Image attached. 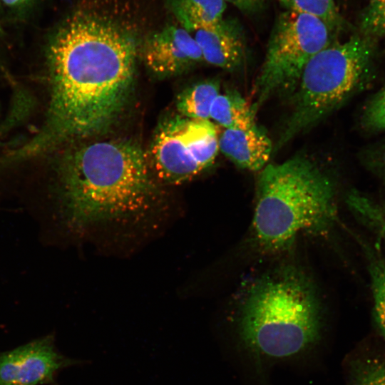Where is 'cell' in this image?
Here are the masks:
<instances>
[{
    "label": "cell",
    "mask_w": 385,
    "mask_h": 385,
    "mask_svg": "<svg viewBox=\"0 0 385 385\" xmlns=\"http://www.w3.org/2000/svg\"><path fill=\"white\" fill-rule=\"evenodd\" d=\"M359 33L379 39L385 38V0H368L358 25Z\"/></svg>",
    "instance_id": "cell-18"
},
{
    "label": "cell",
    "mask_w": 385,
    "mask_h": 385,
    "mask_svg": "<svg viewBox=\"0 0 385 385\" xmlns=\"http://www.w3.org/2000/svg\"><path fill=\"white\" fill-rule=\"evenodd\" d=\"M240 324L243 339L256 352L271 358L291 356L319 338L317 298L304 277L284 270L254 284L243 304Z\"/></svg>",
    "instance_id": "cell-4"
},
{
    "label": "cell",
    "mask_w": 385,
    "mask_h": 385,
    "mask_svg": "<svg viewBox=\"0 0 385 385\" xmlns=\"http://www.w3.org/2000/svg\"><path fill=\"white\" fill-rule=\"evenodd\" d=\"M349 385H385V359L367 357L356 361Z\"/></svg>",
    "instance_id": "cell-17"
},
{
    "label": "cell",
    "mask_w": 385,
    "mask_h": 385,
    "mask_svg": "<svg viewBox=\"0 0 385 385\" xmlns=\"http://www.w3.org/2000/svg\"><path fill=\"white\" fill-rule=\"evenodd\" d=\"M256 111L235 91L220 93L214 100L210 118L225 129H247L255 124Z\"/></svg>",
    "instance_id": "cell-13"
},
{
    "label": "cell",
    "mask_w": 385,
    "mask_h": 385,
    "mask_svg": "<svg viewBox=\"0 0 385 385\" xmlns=\"http://www.w3.org/2000/svg\"><path fill=\"white\" fill-rule=\"evenodd\" d=\"M142 48L146 66L160 77L181 73L204 61L194 37L182 26L171 25L155 32Z\"/></svg>",
    "instance_id": "cell-9"
},
{
    "label": "cell",
    "mask_w": 385,
    "mask_h": 385,
    "mask_svg": "<svg viewBox=\"0 0 385 385\" xmlns=\"http://www.w3.org/2000/svg\"><path fill=\"white\" fill-rule=\"evenodd\" d=\"M349 202L364 220L366 219L375 227H379L382 237L385 238V217L370 205L369 201L361 196L351 194L349 197Z\"/></svg>",
    "instance_id": "cell-20"
},
{
    "label": "cell",
    "mask_w": 385,
    "mask_h": 385,
    "mask_svg": "<svg viewBox=\"0 0 385 385\" xmlns=\"http://www.w3.org/2000/svg\"><path fill=\"white\" fill-rule=\"evenodd\" d=\"M337 36L314 15L293 9L281 13L254 87L255 110L277 94L291 96L306 64Z\"/></svg>",
    "instance_id": "cell-6"
},
{
    "label": "cell",
    "mask_w": 385,
    "mask_h": 385,
    "mask_svg": "<svg viewBox=\"0 0 385 385\" xmlns=\"http://www.w3.org/2000/svg\"><path fill=\"white\" fill-rule=\"evenodd\" d=\"M171 12L181 26L191 32L210 28L223 19L224 0H166Z\"/></svg>",
    "instance_id": "cell-12"
},
{
    "label": "cell",
    "mask_w": 385,
    "mask_h": 385,
    "mask_svg": "<svg viewBox=\"0 0 385 385\" xmlns=\"http://www.w3.org/2000/svg\"><path fill=\"white\" fill-rule=\"evenodd\" d=\"M383 162L385 165V148H384V153H383Z\"/></svg>",
    "instance_id": "cell-24"
},
{
    "label": "cell",
    "mask_w": 385,
    "mask_h": 385,
    "mask_svg": "<svg viewBox=\"0 0 385 385\" xmlns=\"http://www.w3.org/2000/svg\"><path fill=\"white\" fill-rule=\"evenodd\" d=\"M0 6H1V4H0Z\"/></svg>",
    "instance_id": "cell-25"
},
{
    "label": "cell",
    "mask_w": 385,
    "mask_h": 385,
    "mask_svg": "<svg viewBox=\"0 0 385 385\" xmlns=\"http://www.w3.org/2000/svg\"><path fill=\"white\" fill-rule=\"evenodd\" d=\"M376 321L385 341V260L372 247H366Z\"/></svg>",
    "instance_id": "cell-15"
},
{
    "label": "cell",
    "mask_w": 385,
    "mask_h": 385,
    "mask_svg": "<svg viewBox=\"0 0 385 385\" xmlns=\"http://www.w3.org/2000/svg\"><path fill=\"white\" fill-rule=\"evenodd\" d=\"M220 94V83L210 79L192 85L177 98L176 107L180 115L191 119H210V111Z\"/></svg>",
    "instance_id": "cell-14"
},
{
    "label": "cell",
    "mask_w": 385,
    "mask_h": 385,
    "mask_svg": "<svg viewBox=\"0 0 385 385\" xmlns=\"http://www.w3.org/2000/svg\"><path fill=\"white\" fill-rule=\"evenodd\" d=\"M59 178L61 213L74 231L139 220L159 205L145 154L132 141L77 148L62 163Z\"/></svg>",
    "instance_id": "cell-2"
},
{
    "label": "cell",
    "mask_w": 385,
    "mask_h": 385,
    "mask_svg": "<svg viewBox=\"0 0 385 385\" xmlns=\"http://www.w3.org/2000/svg\"><path fill=\"white\" fill-rule=\"evenodd\" d=\"M242 12L247 14H255L263 9L267 0H224Z\"/></svg>",
    "instance_id": "cell-21"
},
{
    "label": "cell",
    "mask_w": 385,
    "mask_h": 385,
    "mask_svg": "<svg viewBox=\"0 0 385 385\" xmlns=\"http://www.w3.org/2000/svg\"><path fill=\"white\" fill-rule=\"evenodd\" d=\"M75 363L61 356L51 337L0 354V385H37L50 381L59 369Z\"/></svg>",
    "instance_id": "cell-8"
},
{
    "label": "cell",
    "mask_w": 385,
    "mask_h": 385,
    "mask_svg": "<svg viewBox=\"0 0 385 385\" xmlns=\"http://www.w3.org/2000/svg\"><path fill=\"white\" fill-rule=\"evenodd\" d=\"M292 9L319 17L338 34L345 26L334 0H292Z\"/></svg>",
    "instance_id": "cell-16"
},
{
    "label": "cell",
    "mask_w": 385,
    "mask_h": 385,
    "mask_svg": "<svg viewBox=\"0 0 385 385\" xmlns=\"http://www.w3.org/2000/svg\"><path fill=\"white\" fill-rule=\"evenodd\" d=\"M284 6L287 7V9H292V0H278Z\"/></svg>",
    "instance_id": "cell-23"
},
{
    "label": "cell",
    "mask_w": 385,
    "mask_h": 385,
    "mask_svg": "<svg viewBox=\"0 0 385 385\" xmlns=\"http://www.w3.org/2000/svg\"><path fill=\"white\" fill-rule=\"evenodd\" d=\"M138 52L134 34L118 22L85 10L70 15L48 48L46 120L14 157L34 156L108 128L131 93Z\"/></svg>",
    "instance_id": "cell-1"
},
{
    "label": "cell",
    "mask_w": 385,
    "mask_h": 385,
    "mask_svg": "<svg viewBox=\"0 0 385 385\" xmlns=\"http://www.w3.org/2000/svg\"><path fill=\"white\" fill-rule=\"evenodd\" d=\"M190 33L207 63L229 71L242 66L246 54L245 42L237 20L223 18L210 28L198 29Z\"/></svg>",
    "instance_id": "cell-10"
},
{
    "label": "cell",
    "mask_w": 385,
    "mask_h": 385,
    "mask_svg": "<svg viewBox=\"0 0 385 385\" xmlns=\"http://www.w3.org/2000/svg\"><path fill=\"white\" fill-rule=\"evenodd\" d=\"M34 0H0L1 6L3 5L9 9H23Z\"/></svg>",
    "instance_id": "cell-22"
},
{
    "label": "cell",
    "mask_w": 385,
    "mask_h": 385,
    "mask_svg": "<svg viewBox=\"0 0 385 385\" xmlns=\"http://www.w3.org/2000/svg\"><path fill=\"white\" fill-rule=\"evenodd\" d=\"M186 121L187 118L179 115L162 123L151 145L155 173L170 184L183 183L202 171L194 158Z\"/></svg>",
    "instance_id": "cell-7"
},
{
    "label": "cell",
    "mask_w": 385,
    "mask_h": 385,
    "mask_svg": "<svg viewBox=\"0 0 385 385\" xmlns=\"http://www.w3.org/2000/svg\"><path fill=\"white\" fill-rule=\"evenodd\" d=\"M219 150L239 168L259 171L267 165L273 145L255 125L247 129H225L219 135Z\"/></svg>",
    "instance_id": "cell-11"
},
{
    "label": "cell",
    "mask_w": 385,
    "mask_h": 385,
    "mask_svg": "<svg viewBox=\"0 0 385 385\" xmlns=\"http://www.w3.org/2000/svg\"><path fill=\"white\" fill-rule=\"evenodd\" d=\"M360 123L368 132L385 130V84L366 102Z\"/></svg>",
    "instance_id": "cell-19"
},
{
    "label": "cell",
    "mask_w": 385,
    "mask_h": 385,
    "mask_svg": "<svg viewBox=\"0 0 385 385\" xmlns=\"http://www.w3.org/2000/svg\"><path fill=\"white\" fill-rule=\"evenodd\" d=\"M377 39L356 31L317 53L291 95V109L274 151L366 88L374 77Z\"/></svg>",
    "instance_id": "cell-5"
},
{
    "label": "cell",
    "mask_w": 385,
    "mask_h": 385,
    "mask_svg": "<svg viewBox=\"0 0 385 385\" xmlns=\"http://www.w3.org/2000/svg\"><path fill=\"white\" fill-rule=\"evenodd\" d=\"M334 185L303 156L267 165L257 186L255 236L268 250H279L302 231H323L334 220Z\"/></svg>",
    "instance_id": "cell-3"
}]
</instances>
